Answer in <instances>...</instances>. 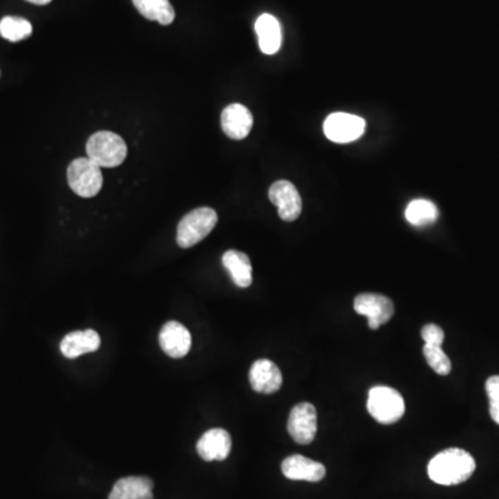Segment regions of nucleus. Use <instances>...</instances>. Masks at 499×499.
I'll list each match as a JSON object with an SVG mask.
<instances>
[{
	"label": "nucleus",
	"mask_w": 499,
	"mask_h": 499,
	"mask_svg": "<svg viewBox=\"0 0 499 499\" xmlns=\"http://www.w3.org/2000/svg\"><path fill=\"white\" fill-rule=\"evenodd\" d=\"M253 390L260 394H273L279 391L283 384L282 372L270 359H258L248 374Z\"/></svg>",
	"instance_id": "obj_12"
},
{
	"label": "nucleus",
	"mask_w": 499,
	"mask_h": 499,
	"mask_svg": "<svg viewBox=\"0 0 499 499\" xmlns=\"http://www.w3.org/2000/svg\"><path fill=\"white\" fill-rule=\"evenodd\" d=\"M153 481L143 476L120 479L114 484L109 499H153Z\"/></svg>",
	"instance_id": "obj_17"
},
{
	"label": "nucleus",
	"mask_w": 499,
	"mask_h": 499,
	"mask_svg": "<svg viewBox=\"0 0 499 499\" xmlns=\"http://www.w3.org/2000/svg\"><path fill=\"white\" fill-rule=\"evenodd\" d=\"M354 310L357 314L367 318V325L372 330H377L382 325L387 324L396 311L393 302L389 297L376 293H362L357 295Z\"/></svg>",
	"instance_id": "obj_6"
},
{
	"label": "nucleus",
	"mask_w": 499,
	"mask_h": 499,
	"mask_svg": "<svg viewBox=\"0 0 499 499\" xmlns=\"http://www.w3.org/2000/svg\"><path fill=\"white\" fill-rule=\"evenodd\" d=\"M287 431L295 443L307 446L314 441L318 431V412L310 402H300L290 412Z\"/></svg>",
	"instance_id": "obj_7"
},
{
	"label": "nucleus",
	"mask_w": 499,
	"mask_h": 499,
	"mask_svg": "<svg viewBox=\"0 0 499 499\" xmlns=\"http://www.w3.org/2000/svg\"><path fill=\"white\" fill-rule=\"evenodd\" d=\"M254 118L247 107L235 103L228 106L221 114V126L225 135L233 141H242L247 138L252 131Z\"/></svg>",
	"instance_id": "obj_11"
},
{
	"label": "nucleus",
	"mask_w": 499,
	"mask_h": 499,
	"mask_svg": "<svg viewBox=\"0 0 499 499\" xmlns=\"http://www.w3.org/2000/svg\"><path fill=\"white\" fill-rule=\"evenodd\" d=\"M282 473L285 478L294 481H318L324 480L326 476V469L319 462L305 458L302 455L287 456L282 462Z\"/></svg>",
	"instance_id": "obj_13"
},
{
	"label": "nucleus",
	"mask_w": 499,
	"mask_h": 499,
	"mask_svg": "<svg viewBox=\"0 0 499 499\" xmlns=\"http://www.w3.org/2000/svg\"><path fill=\"white\" fill-rule=\"evenodd\" d=\"M367 412L382 424H393L406 414V401L393 387L374 386L367 396Z\"/></svg>",
	"instance_id": "obj_3"
},
{
	"label": "nucleus",
	"mask_w": 499,
	"mask_h": 499,
	"mask_svg": "<svg viewBox=\"0 0 499 499\" xmlns=\"http://www.w3.org/2000/svg\"><path fill=\"white\" fill-rule=\"evenodd\" d=\"M223 267L227 268L233 283L240 289H245L253 283L252 261L245 253L229 250L222 257Z\"/></svg>",
	"instance_id": "obj_18"
},
{
	"label": "nucleus",
	"mask_w": 499,
	"mask_h": 499,
	"mask_svg": "<svg viewBox=\"0 0 499 499\" xmlns=\"http://www.w3.org/2000/svg\"><path fill=\"white\" fill-rule=\"evenodd\" d=\"M67 180L73 192L84 198L99 195L103 186L101 166L88 157L76 158L69 164Z\"/></svg>",
	"instance_id": "obj_5"
},
{
	"label": "nucleus",
	"mask_w": 499,
	"mask_h": 499,
	"mask_svg": "<svg viewBox=\"0 0 499 499\" xmlns=\"http://www.w3.org/2000/svg\"><path fill=\"white\" fill-rule=\"evenodd\" d=\"M101 336L96 330H76L61 340V354L68 359H76L81 355L91 354L101 349Z\"/></svg>",
	"instance_id": "obj_15"
},
{
	"label": "nucleus",
	"mask_w": 499,
	"mask_h": 499,
	"mask_svg": "<svg viewBox=\"0 0 499 499\" xmlns=\"http://www.w3.org/2000/svg\"><path fill=\"white\" fill-rule=\"evenodd\" d=\"M258 44L262 53L275 54L282 44V28L279 21L272 14H262L255 21Z\"/></svg>",
	"instance_id": "obj_16"
},
{
	"label": "nucleus",
	"mask_w": 499,
	"mask_h": 499,
	"mask_svg": "<svg viewBox=\"0 0 499 499\" xmlns=\"http://www.w3.org/2000/svg\"><path fill=\"white\" fill-rule=\"evenodd\" d=\"M218 222V213L210 207H200L186 213L176 230V243L190 248L205 240Z\"/></svg>",
	"instance_id": "obj_2"
},
{
	"label": "nucleus",
	"mask_w": 499,
	"mask_h": 499,
	"mask_svg": "<svg viewBox=\"0 0 499 499\" xmlns=\"http://www.w3.org/2000/svg\"><path fill=\"white\" fill-rule=\"evenodd\" d=\"M423 354L427 364L437 374L447 376V374H451V369H453L451 359L448 358V355L443 351L441 347L424 344Z\"/></svg>",
	"instance_id": "obj_22"
},
{
	"label": "nucleus",
	"mask_w": 499,
	"mask_h": 499,
	"mask_svg": "<svg viewBox=\"0 0 499 499\" xmlns=\"http://www.w3.org/2000/svg\"><path fill=\"white\" fill-rule=\"evenodd\" d=\"M366 123L361 117L347 113H333L324 124V133L334 143H351L364 135Z\"/></svg>",
	"instance_id": "obj_8"
},
{
	"label": "nucleus",
	"mask_w": 499,
	"mask_h": 499,
	"mask_svg": "<svg viewBox=\"0 0 499 499\" xmlns=\"http://www.w3.org/2000/svg\"><path fill=\"white\" fill-rule=\"evenodd\" d=\"M32 26L28 20L21 17H4L0 21V36L10 42H20L29 38Z\"/></svg>",
	"instance_id": "obj_21"
},
{
	"label": "nucleus",
	"mask_w": 499,
	"mask_h": 499,
	"mask_svg": "<svg viewBox=\"0 0 499 499\" xmlns=\"http://www.w3.org/2000/svg\"><path fill=\"white\" fill-rule=\"evenodd\" d=\"M29 4H38V6H44V4H51L52 0H27Z\"/></svg>",
	"instance_id": "obj_25"
},
{
	"label": "nucleus",
	"mask_w": 499,
	"mask_h": 499,
	"mask_svg": "<svg viewBox=\"0 0 499 499\" xmlns=\"http://www.w3.org/2000/svg\"><path fill=\"white\" fill-rule=\"evenodd\" d=\"M88 158L99 166L114 168L125 161L128 148L121 136L109 131L93 133L86 141Z\"/></svg>",
	"instance_id": "obj_4"
},
{
	"label": "nucleus",
	"mask_w": 499,
	"mask_h": 499,
	"mask_svg": "<svg viewBox=\"0 0 499 499\" xmlns=\"http://www.w3.org/2000/svg\"><path fill=\"white\" fill-rule=\"evenodd\" d=\"M486 391L490 401V414L493 421L499 424V376L487 379Z\"/></svg>",
	"instance_id": "obj_23"
},
{
	"label": "nucleus",
	"mask_w": 499,
	"mask_h": 499,
	"mask_svg": "<svg viewBox=\"0 0 499 499\" xmlns=\"http://www.w3.org/2000/svg\"><path fill=\"white\" fill-rule=\"evenodd\" d=\"M422 339L424 340L427 346L441 347L444 339H446V334H444V330L439 325L429 324L422 329Z\"/></svg>",
	"instance_id": "obj_24"
},
{
	"label": "nucleus",
	"mask_w": 499,
	"mask_h": 499,
	"mask_svg": "<svg viewBox=\"0 0 499 499\" xmlns=\"http://www.w3.org/2000/svg\"><path fill=\"white\" fill-rule=\"evenodd\" d=\"M161 350L171 358H183L192 349L190 332L180 322L171 320L161 327L158 334Z\"/></svg>",
	"instance_id": "obj_10"
},
{
	"label": "nucleus",
	"mask_w": 499,
	"mask_h": 499,
	"mask_svg": "<svg viewBox=\"0 0 499 499\" xmlns=\"http://www.w3.org/2000/svg\"><path fill=\"white\" fill-rule=\"evenodd\" d=\"M476 471L473 456L461 448L444 449L437 454L427 466L431 481L439 486H456L465 483Z\"/></svg>",
	"instance_id": "obj_1"
},
{
	"label": "nucleus",
	"mask_w": 499,
	"mask_h": 499,
	"mask_svg": "<svg viewBox=\"0 0 499 499\" xmlns=\"http://www.w3.org/2000/svg\"><path fill=\"white\" fill-rule=\"evenodd\" d=\"M139 13L150 21L160 22L161 26H170L175 20V10L170 0H133Z\"/></svg>",
	"instance_id": "obj_19"
},
{
	"label": "nucleus",
	"mask_w": 499,
	"mask_h": 499,
	"mask_svg": "<svg viewBox=\"0 0 499 499\" xmlns=\"http://www.w3.org/2000/svg\"><path fill=\"white\" fill-rule=\"evenodd\" d=\"M232 451L230 434L223 429H211L197 441V453L207 462L225 461Z\"/></svg>",
	"instance_id": "obj_14"
},
{
	"label": "nucleus",
	"mask_w": 499,
	"mask_h": 499,
	"mask_svg": "<svg viewBox=\"0 0 499 499\" xmlns=\"http://www.w3.org/2000/svg\"><path fill=\"white\" fill-rule=\"evenodd\" d=\"M406 218L414 227H427L436 222L439 218V208L433 201L416 198L411 201L406 210Z\"/></svg>",
	"instance_id": "obj_20"
},
{
	"label": "nucleus",
	"mask_w": 499,
	"mask_h": 499,
	"mask_svg": "<svg viewBox=\"0 0 499 499\" xmlns=\"http://www.w3.org/2000/svg\"><path fill=\"white\" fill-rule=\"evenodd\" d=\"M270 200L277 205L279 217L293 222L302 215V200L299 190L289 181H278L270 189Z\"/></svg>",
	"instance_id": "obj_9"
}]
</instances>
